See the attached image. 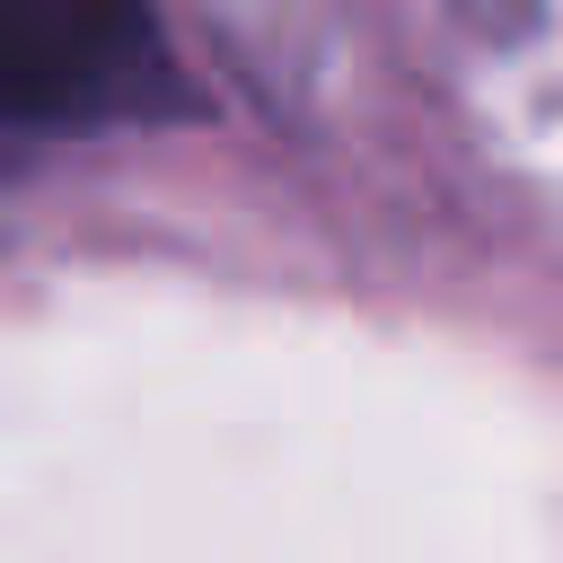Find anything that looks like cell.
<instances>
[{
  "instance_id": "1",
  "label": "cell",
  "mask_w": 563,
  "mask_h": 563,
  "mask_svg": "<svg viewBox=\"0 0 563 563\" xmlns=\"http://www.w3.org/2000/svg\"><path fill=\"white\" fill-rule=\"evenodd\" d=\"M167 97L158 0H0V123L70 132Z\"/></svg>"
}]
</instances>
